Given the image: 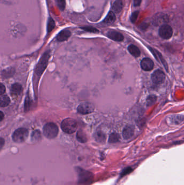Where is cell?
Segmentation results:
<instances>
[{
	"label": "cell",
	"instance_id": "cell-1",
	"mask_svg": "<svg viewBox=\"0 0 184 185\" xmlns=\"http://www.w3.org/2000/svg\"><path fill=\"white\" fill-rule=\"evenodd\" d=\"M61 128L65 133L73 134L76 131L77 123L76 120L73 119L67 118L61 123Z\"/></svg>",
	"mask_w": 184,
	"mask_h": 185
},
{
	"label": "cell",
	"instance_id": "cell-2",
	"mask_svg": "<svg viewBox=\"0 0 184 185\" xmlns=\"http://www.w3.org/2000/svg\"><path fill=\"white\" fill-rule=\"evenodd\" d=\"M58 128L54 123H49L46 124L43 127V134L48 139H54L57 136Z\"/></svg>",
	"mask_w": 184,
	"mask_h": 185
},
{
	"label": "cell",
	"instance_id": "cell-3",
	"mask_svg": "<svg viewBox=\"0 0 184 185\" xmlns=\"http://www.w3.org/2000/svg\"><path fill=\"white\" fill-rule=\"evenodd\" d=\"M77 172L79 175V182L80 183L89 185L92 182L93 175L91 172L82 168L77 169Z\"/></svg>",
	"mask_w": 184,
	"mask_h": 185
},
{
	"label": "cell",
	"instance_id": "cell-4",
	"mask_svg": "<svg viewBox=\"0 0 184 185\" xmlns=\"http://www.w3.org/2000/svg\"><path fill=\"white\" fill-rule=\"evenodd\" d=\"M29 134L27 129L25 128H19L15 131L12 136V139L14 142L16 143H22L25 141Z\"/></svg>",
	"mask_w": 184,
	"mask_h": 185
},
{
	"label": "cell",
	"instance_id": "cell-5",
	"mask_svg": "<svg viewBox=\"0 0 184 185\" xmlns=\"http://www.w3.org/2000/svg\"><path fill=\"white\" fill-rule=\"evenodd\" d=\"M50 57L49 52H46L43 55L36 68V73L38 76H41L47 67Z\"/></svg>",
	"mask_w": 184,
	"mask_h": 185
},
{
	"label": "cell",
	"instance_id": "cell-6",
	"mask_svg": "<svg viewBox=\"0 0 184 185\" xmlns=\"http://www.w3.org/2000/svg\"><path fill=\"white\" fill-rule=\"evenodd\" d=\"M95 106L93 104L89 102H83L79 105L77 107V111L79 113L81 114H88L91 113L94 111Z\"/></svg>",
	"mask_w": 184,
	"mask_h": 185
},
{
	"label": "cell",
	"instance_id": "cell-7",
	"mask_svg": "<svg viewBox=\"0 0 184 185\" xmlns=\"http://www.w3.org/2000/svg\"><path fill=\"white\" fill-rule=\"evenodd\" d=\"M159 34L162 38L164 39L170 38L173 34L172 28L168 25L161 26L159 30Z\"/></svg>",
	"mask_w": 184,
	"mask_h": 185
},
{
	"label": "cell",
	"instance_id": "cell-8",
	"mask_svg": "<svg viewBox=\"0 0 184 185\" xmlns=\"http://www.w3.org/2000/svg\"><path fill=\"white\" fill-rule=\"evenodd\" d=\"M168 21V17L166 14H164L162 13H159L156 14L153 17L152 23L156 26L159 25H165Z\"/></svg>",
	"mask_w": 184,
	"mask_h": 185
},
{
	"label": "cell",
	"instance_id": "cell-9",
	"mask_svg": "<svg viewBox=\"0 0 184 185\" xmlns=\"http://www.w3.org/2000/svg\"><path fill=\"white\" fill-rule=\"evenodd\" d=\"M151 79L154 84H162L165 81V73L162 71L157 69L152 74Z\"/></svg>",
	"mask_w": 184,
	"mask_h": 185
},
{
	"label": "cell",
	"instance_id": "cell-10",
	"mask_svg": "<svg viewBox=\"0 0 184 185\" xmlns=\"http://www.w3.org/2000/svg\"><path fill=\"white\" fill-rule=\"evenodd\" d=\"M141 65L144 71H150L154 67V63L149 58H144L141 61Z\"/></svg>",
	"mask_w": 184,
	"mask_h": 185
},
{
	"label": "cell",
	"instance_id": "cell-11",
	"mask_svg": "<svg viewBox=\"0 0 184 185\" xmlns=\"http://www.w3.org/2000/svg\"><path fill=\"white\" fill-rule=\"evenodd\" d=\"M135 133V127L131 125H128L125 127L123 131V136L124 139L128 140L132 137Z\"/></svg>",
	"mask_w": 184,
	"mask_h": 185
},
{
	"label": "cell",
	"instance_id": "cell-12",
	"mask_svg": "<svg viewBox=\"0 0 184 185\" xmlns=\"http://www.w3.org/2000/svg\"><path fill=\"white\" fill-rule=\"evenodd\" d=\"M107 36L108 38L117 42H121L124 40V36L122 34L114 30L109 31L108 33H107Z\"/></svg>",
	"mask_w": 184,
	"mask_h": 185
},
{
	"label": "cell",
	"instance_id": "cell-13",
	"mask_svg": "<svg viewBox=\"0 0 184 185\" xmlns=\"http://www.w3.org/2000/svg\"><path fill=\"white\" fill-rule=\"evenodd\" d=\"M71 33L69 30H63L60 32V33H58V34L57 35V40L59 42H63V41L67 40L68 38L70 37Z\"/></svg>",
	"mask_w": 184,
	"mask_h": 185
},
{
	"label": "cell",
	"instance_id": "cell-14",
	"mask_svg": "<svg viewBox=\"0 0 184 185\" xmlns=\"http://www.w3.org/2000/svg\"><path fill=\"white\" fill-rule=\"evenodd\" d=\"M22 87L21 84L16 83L11 86L10 92L13 96H19L22 92Z\"/></svg>",
	"mask_w": 184,
	"mask_h": 185
},
{
	"label": "cell",
	"instance_id": "cell-15",
	"mask_svg": "<svg viewBox=\"0 0 184 185\" xmlns=\"http://www.w3.org/2000/svg\"><path fill=\"white\" fill-rule=\"evenodd\" d=\"M116 20V15L113 11H109L105 19L103 21V23L106 25H110L113 23Z\"/></svg>",
	"mask_w": 184,
	"mask_h": 185
},
{
	"label": "cell",
	"instance_id": "cell-16",
	"mask_svg": "<svg viewBox=\"0 0 184 185\" xmlns=\"http://www.w3.org/2000/svg\"><path fill=\"white\" fill-rule=\"evenodd\" d=\"M128 50L131 54L135 57H139L141 55V51L138 47L133 44H131L128 47Z\"/></svg>",
	"mask_w": 184,
	"mask_h": 185
},
{
	"label": "cell",
	"instance_id": "cell-17",
	"mask_svg": "<svg viewBox=\"0 0 184 185\" xmlns=\"http://www.w3.org/2000/svg\"><path fill=\"white\" fill-rule=\"evenodd\" d=\"M123 7V4L122 0H116L112 6V9L114 12H115L116 13H119L122 11Z\"/></svg>",
	"mask_w": 184,
	"mask_h": 185
},
{
	"label": "cell",
	"instance_id": "cell-18",
	"mask_svg": "<svg viewBox=\"0 0 184 185\" xmlns=\"http://www.w3.org/2000/svg\"><path fill=\"white\" fill-rule=\"evenodd\" d=\"M10 103V100L8 96L3 95L0 96V107H6Z\"/></svg>",
	"mask_w": 184,
	"mask_h": 185
},
{
	"label": "cell",
	"instance_id": "cell-19",
	"mask_svg": "<svg viewBox=\"0 0 184 185\" xmlns=\"http://www.w3.org/2000/svg\"><path fill=\"white\" fill-rule=\"evenodd\" d=\"M77 139L81 143H85L87 141V138L85 134L82 130H79L77 133Z\"/></svg>",
	"mask_w": 184,
	"mask_h": 185
},
{
	"label": "cell",
	"instance_id": "cell-20",
	"mask_svg": "<svg viewBox=\"0 0 184 185\" xmlns=\"http://www.w3.org/2000/svg\"><path fill=\"white\" fill-rule=\"evenodd\" d=\"M15 73V69L13 68H9L4 70L2 75L4 78H9L13 76Z\"/></svg>",
	"mask_w": 184,
	"mask_h": 185
},
{
	"label": "cell",
	"instance_id": "cell-21",
	"mask_svg": "<svg viewBox=\"0 0 184 185\" xmlns=\"http://www.w3.org/2000/svg\"><path fill=\"white\" fill-rule=\"evenodd\" d=\"M119 139H120V136L119 135L116 133H113L111 134L109 136L108 142L111 143V144L116 143L117 142L119 141Z\"/></svg>",
	"mask_w": 184,
	"mask_h": 185
},
{
	"label": "cell",
	"instance_id": "cell-22",
	"mask_svg": "<svg viewBox=\"0 0 184 185\" xmlns=\"http://www.w3.org/2000/svg\"><path fill=\"white\" fill-rule=\"evenodd\" d=\"M95 139L97 141L103 142L105 140V135L102 132L98 131L95 135Z\"/></svg>",
	"mask_w": 184,
	"mask_h": 185
},
{
	"label": "cell",
	"instance_id": "cell-23",
	"mask_svg": "<svg viewBox=\"0 0 184 185\" xmlns=\"http://www.w3.org/2000/svg\"><path fill=\"white\" fill-rule=\"evenodd\" d=\"M55 27V22L54 20L51 17L49 18L48 21V25H47V31L48 33L51 32L52 30L54 29Z\"/></svg>",
	"mask_w": 184,
	"mask_h": 185
},
{
	"label": "cell",
	"instance_id": "cell-24",
	"mask_svg": "<svg viewBox=\"0 0 184 185\" xmlns=\"http://www.w3.org/2000/svg\"><path fill=\"white\" fill-rule=\"evenodd\" d=\"M157 100L156 96H149V98L147 99V106H151L152 105L156 102Z\"/></svg>",
	"mask_w": 184,
	"mask_h": 185
},
{
	"label": "cell",
	"instance_id": "cell-25",
	"mask_svg": "<svg viewBox=\"0 0 184 185\" xmlns=\"http://www.w3.org/2000/svg\"><path fill=\"white\" fill-rule=\"evenodd\" d=\"M82 29L87 31L88 32H90V33H99V31L96 28L94 27H92L91 26H86V27H81Z\"/></svg>",
	"mask_w": 184,
	"mask_h": 185
},
{
	"label": "cell",
	"instance_id": "cell-26",
	"mask_svg": "<svg viewBox=\"0 0 184 185\" xmlns=\"http://www.w3.org/2000/svg\"><path fill=\"white\" fill-rule=\"evenodd\" d=\"M57 6L59 7L60 10L64 11L65 8L66 2L65 0H57Z\"/></svg>",
	"mask_w": 184,
	"mask_h": 185
},
{
	"label": "cell",
	"instance_id": "cell-27",
	"mask_svg": "<svg viewBox=\"0 0 184 185\" xmlns=\"http://www.w3.org/2000/svg\"><path fill=\"white\" fill-rule=\"evenodd\" d=\"M138 15H139V11H135L131 15V16L130 17V20H131V22L132 23H135V21L137 19Z\"/></svg>",
	"mask_w": 184,
	"mask_h": 185
},
{
	"label": "cell",
	"instance_id": "cell-28",
	"mask_svg": "<svg viewBox=\"0 0 184 185\" xmlns=\"http://www.w3.org/2000/svg\"><path fill=\"white\" fill-rule=\"evenodd\" d=\"M6 92V87L3 84L0 83V96L3 95Z\"/></svg>",
	"mask_w": 184,
	"mask_h": 185
},
{
	"label": "cell",
	"instance_id": "cell-29",
	"mask_svg": "<svg viewBox=\"0 0 184 185\" xmlns=\"http://www.w3.org/2000/svg\"><path fill=\"white\" fill-rule=\"evenodd\" d=\"M29 101H30V100H29V98L27 97V98H26V99H25V109L26 110V109H29V107H30V104H29Z\"/></svg>",
	"mask_w": 184,
	"mask_h": 185
},
{
	"label": "cell",
	"instance_id": "cell-30",
	"mask_svg": "<svg viewBox=\"0 0 184 185\" xmlns=\"http://www.w3.org/2000/svg\"><path fill=\"white\" fill-rule=\"evenodd\" d=\"M5 144V140L3 138H0V150H2L4 145Z\"/></svg>",
	"mask_w": 184,
	"mask_h": 185
},
{
	"label": "cell",
	"instance_id": "cell-31",
	"mask_svg": "<svg viewBox=\"0 0 184 185\" xmlns=\"http://www.w3.org/2000/svg\"><path fill=\"white\" fill-rule=\"evenodd\" d=\"M142 0H133V5L135 7H138L141 5Z\"/></svg>",
	"mask_w": 184,
	"mask_h": 185
},
{
	"label": "cell",
	"instance_id": "cell-32",
	"mask_svg": "<svg viewBox=\"0 0 184 185\" xmlns=\"http://www.w3.org/2000/svg\"><path fill=\"white\" fill-rule=\"evenodd\" d=\"M132 171V169L130 168H127L126 169H125L124 171L122 172V175H125L126 174H129L130 172H131Z\"/></svg>",
	"mask_w": 184,
	"mask_h": 185
},
{
	"label": "cell",
	"instance_id": "cell-33",
	"mask_svg": "<svg viewBox=\"0 0 184 185\" xmlns=\"http://www.w3.org/2000/svg\"><path fill=\"white\" fill-rule=\"evenodd\" d=\"M4 113L3 112L0 111V122L2 121L4 119Z\"/></svg>",
	"mask_w": 184,
	"mask_h": 185
}]
</instances>
